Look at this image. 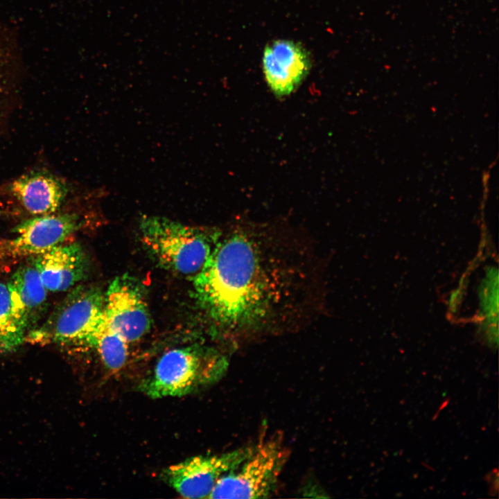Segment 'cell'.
Masks as SVG:
<instances>
[{
	"label": "cell",
	"instance_id": "1",
	"mask_svg": "<svg viewBox=\"0 0 499 499\" xmlns=\"http://www.w3.org/2000/svg\"><path fill=\"white\" fill-rule=\"evenodd\" d=\"M220 237L193 277L195 298L211 320L238 341L304 322L319 284L306 246L263 228Z\"/></svg>",
	"mask_w": 499,
	"mask_h": 499
},
{
	"label": "cell",
	"instance_id": "2",
	"mask_svg": "<svg viewBox=\"0 0 499 499\" xmlns=\"http://www.w3.org/2000/svg\"><path fill=\"white\" fill-rule=\"evenodd\" d=\"M139 232L143 245L161 266L193 277L202 268L221 236L217 229L158 216L143 217Z\"/></svg>",
	"mask_w": 499,
	"mask_h": 499
},
{
	"label": "cell",
	"instance_id": "3",
	"mask_svg": "<svg viewBox=\"0 0 499 499\" xmlns=\"http://www.w3.org/2000/svg\"><path fill=\"white\" fill-rule=\"evenodd\" d=\"M227 367V357L215 349L197 344L178 347L159 358L139 388L151 399L182 396L216 383Z\"/></svg>",
	"mask_w": 499,
	"mask_h": 499
},
{
	"label": "cell",
	"instance_id": "4",
	"mask_svg": "<svg viewBox=\"0 0 499 499\" xmlns=\"http://www.w3.org/2000/svg\"><path fill=\"white\" fill-rule=\"evenodd\" d=\"M281 435L261 437L250 454L223 475L208 498H265L275 491L289 457Z\"/></svg>",
	"mask_w": 499,
	"mask_h": 499
},
{
	"label": "cell",
	"instance_id": "5",
	"mask_svg": "<svg viewBox=\"0 0 499 499\" xmlns=\"http://www.w3.org/2000/svg\"><path fill=\"white\" fill-rule=\"evenodd\" d=\"M104 309V294L93 286H78L57 306L48 319L27 333L32 343L82 344Z\"/></svg>",
	"mask_w": 499,
	"mask_h": 499
},
{
	"label": "cell",
	"instance_id": "6",
	"mask_svg": "<svg viewBox=\"0 0 499 499\" xmlns=\"http://www.w3.org/2000/svg\"><path fill=\"white\" fill-rule=\"evenodd\" d=\"M252 446L218 455L190 457L164 469L162 480L185 498H208L218 480L235 469Z\"/></svg>",
	"mask_w": 499,
	"mask_h": 499
},
{
	"label": "cell",
	"instance_id": "7",
	"mask_svg": "<svg viewBox=\"0 0 499 499\" xmlns=\"http://www.w3.org/2000/svg\"><path fill=\"white\" fill-rule=\"evenodd\" d=\"M104 313L110 326L129 344L148 333L151 317L141 285L133 277H115L104 294Z\"/></svg>",
	"mask_w": 499,
	"mask_h": 499
},
{
	"label": "cell",
	"instance_id": "8",
	"mask_svg": "<svg viewBox=\"0 0 499 499\" xmlns=\"http://www.w3.org/2000/svg\"><path fill=\"white\" fill-rule=\"evenodd\" d=\"M71 213L45 214L23 221L15 228L16 236L0 245L4 254L33 256L62 244L81 226Z\"/></svg>",
	"mask_w": 499,
	"mask_h": 499
},
{
	"label": "cell",
	"instance_id": "9",
	"mask_svg": "<svg viewBox=\"0 0 499 499\" xmlns=\"http://www.w3.org/2000/svg\"><path fill=\"white\" fill-rule=\"evenodd\" d=\"M262 67L268 85L281 98L298 88L310 71L311 60L308 51L299 42L277 40L265 46Z\"/></svg>",
	"mask_w": 499,
	"mask_h": 499
},
{
	"label": "cell",
	"instance_id": "10",
	"mask_svg": "<svg viewBox=\"0 0 499 499\" xmlns=\"http://www.w3.org/2000/svg\"><path fill=\"white\" fill-rule=\"evenodd\" d=\"M47 290L63 292L73 288L87 274L89 261L78 243L60 244L30 258Z\"/></svg>",
	"mask_w": 499,
	"mask_h": 499
},
{
	"label": "cell",
	"instance_id": "11",
	"mask_svg": "<svg viewBox=\"0 0 499 499\" xmlns=\"http://www.w3.org/2000/svg\"><path fill=\"white\" fill-rule=\"evenodd\" d=\"M7 286L15 315L27 335L38 326L46 311L47 290L30 264L18 268Z\"/></svg>",
	"mask_w": 499,
	"mask_h": 499
},
{
	"label": "cell",
	"instance_id": "12",
	"mask_svg": "<svg viewBox=\"0 0 499 499\" xmlns=\"http://www.w3.org/2000/svg\"><path fill=\"white\" fill-rule=\"evenodd\" d=\"M11 192L30 213L45 215L53 213L67 194L65 185L57 177L46 173H32L15 180Z\"/></svg>",
	"mask_w": 499,
	"mask_h": 499
},
{
	"label": "cell",
	"instance_id": "13",
	"mask_svg": "<svg viewBox=\"0 0 499 499\" xmlns=\"http://www.w3.org/2000/svg\"><path fill=\"white\" fill-rule=\"evenodd\" d=\"M83 345L94 349L108 369L116 371L125 364L128 343L109 324L103 313Z\"/></svg>",
	"mask_w": 499,
	"mask_h": 499
},
{
	"label": "cell",
	"instance_id": "14",
	"mask_svg": "<svg viewBox=\"0 0 499 499\" xmlns=\"http://www.w3.org/2000/svg\"><path fill=\"white\" fill-rule=\"evenodd\" d=\"M26 336L14 312L7 283L0 281V353L15 351L26 340Z\"/></svg>",
	"mask_w": 499,
	"mask_h": 499
},
{
	"label": "cell",
	"instance_id": "15",
	"mask_svg": "<svg viewBox=\"0 0 499 499\" xmlns=\"http://www.w3.org/2000/svg\"><path fill=\"white\" fill-rule=\"evenodd\" d=\"M487 482L489 484V493L491 496H496L498 491V472L493 470L486 476Z\"/></svg>",
	"mask_w": 499,
	"mask_h": 499
},
{
	"label": "cell",
	"instance_id": "16",
	"mask_svg": "<svg viewBox=\"0 0 499 499\" xmlns=\"http://www.w3.org/2000/svg\"><path fill=\"white\" fill-rule=\"evenodd\" d=\"M3 255H4V253H3V250H2V248H1V245H0V258H1Z\"/></svg>",
	"mask_w": 499,
	"mask_h": 499
}]
</instances>
